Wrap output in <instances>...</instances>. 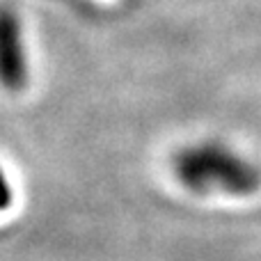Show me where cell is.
I'll list each match as a JSON object with an SVG mask.
<instances>
[{
  "mask_svg": "<svg viewBox=\"0 0 261 261\" xmlns=\"http://www.w3.org/2000/svg\"><path fill=\"white\" fill-rule=\"evenodd\" d=\"M174 174L197 195H252L261 188V170L220 142H197L174 156Z\"/></svg>",
  "mask_w": 261,
  "mask_h": 261,
  "instance_id": "6da1fadb",
  "label": "cell"
},
{
  "mask_svg": "<svg viewBox=\"0 0 261 261\" xmlns=\"http://www.w3.org/2000/svg\"><path fill=\"white\" fill-rule=\"evenodd\" d=\"M30 67L23 46V32L12 7H0V85L9 92H21L28 85Z\"/></svg>",
  "mask_w": 261,
  "mask_h": 261,
  "instance_id": "7a4b0ae2",
  "label": "cell"
},
{
  "mask_svg": "<svg viewBox=\"0 0 261 261\" xmlns=\"http://www.w3.org/2000/svg\"><path fill=\"white\" fill-rule=\"evenodd\" d=\"M14 202V193H12V186H9L7 176L5 172L0 170V211H7Z\"/></svg>",
  "mask_w": 261,
  "mask_h": 261,
  "instance_id": "3957f363",
  "label": "cell"
}]
</instances>
